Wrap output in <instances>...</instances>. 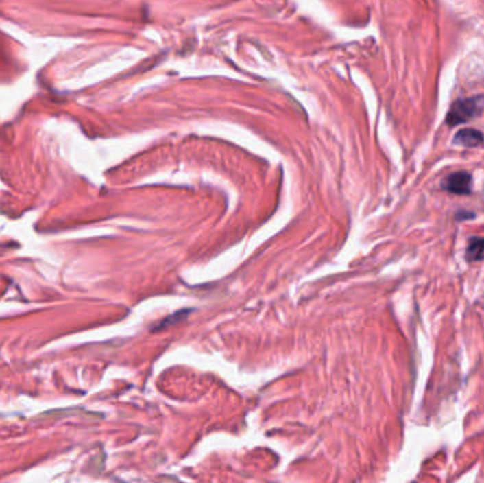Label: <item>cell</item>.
I'll list each match as a JSON object with an SVG mask.
<instances>
[{"instance_id":"cell-2","label":"cell","mask_w":484,"mask_h":483,"mask_svg":"<svg viewBox=\"0 0 484 483\" xmlns=\"http://www.w3.org/2000/svg\"><path fill=\"white\" fill-rule=\"evenodd\" d=\"M472 183H473L472 174L465 170H459L446 176L441 183V187L442 190L449 191L452 194L468 196V194H472Z\"/></svg>"},{"instance_id":"cell-3","label":"cell","mask_w":484,"mask_h":483,"mask_svg":"<svg viewBox=\"0 0 484 483\" xmlns=\"http://www.w3.org/2000/svg\"><path fill=\"white\" fill-rule=\"evenodd\" d=\"M483 142H484L483 132L473 128L460 129L453 139L455 145H460L463 148H476V146H480Z\"/></svg>"},{"instance_id":"cell-5","label":"cell","mask_w":484,"mask_h":483,"mask_svg":"<svg viewBox=\"0 0 484 483\" xmlns=\"http://www.w3.org/2000/svg\"><path fill=\"white\" fill-rule=\"evenodd\" d=\"M474 217H476L474 213H466V211H457L455 215L457 222H461V220H468V218H474Z\"/></svg>"},{"instance_id":"cell-4","label":"cell","mask_w":484,"mask_h":483,"mask_svg":"<svg viewBox=\"0 0 484 483\" xmlns=\"http://www.w3.org/2000/svg\"><path fill=\"white\" fill-rule=\"evenodd\" d=\"M465 258L468 262H479L484 259V237H472L468 241Z\"/></svg>"},{"instance_id":"cell-1","label":"cell","mask_w":484,"mask_h":483,"mask_svg":"<svg viewBox=\"0 0 484 483\" xmlns=\"http://www.w3.org/2000/svg\"><path fill=\"white\" fill-rule=\"evenodd\" d=\"M483 108H484V95L456 99L449 108L445 122L452 128L459 126L461 123H466L473 118L479 117L483 111Z\"/></svg>"}]
</instances>
